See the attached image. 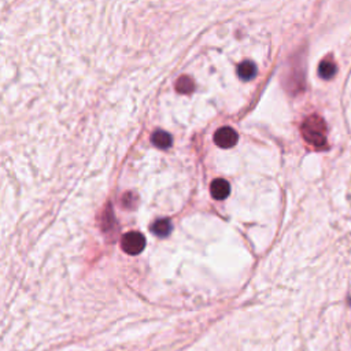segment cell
Listing matches in <instances>:
<instances>
[{
  "label": "cell",
  "mask_w": 351,
  "mask_h": 351,
  "mask_svg": "<svg viewBox=\"0 0 351 351\" xmlns=\"http://www.w3.org/2000/svg\"><path fill=\"white\" fill-rule=\"evenodd\" d=\"M211 196L217 199V201H224L229 196L231 193V185L227 180H223V179H217V180L213 181L211 184Z\"/></svg>",
  "instance_id": "4"
},
{
  "label": "cell",
  "mask_w": 351,
  "mask_h": 351,
  "mask_svg": "<svg viewBox=\"0 0 351 351\" xmlns=\"http://www.w3.org/2000/svg\"><path fill=\"white\" fill-rule=\"evenodd\" d=\"M175 90L179 94H191L195 90V85H193V81L191 78L183 76L175 82Z\"/></svg>",
  "instance_id": "9"
},
{
  "label": "cell",
  "mask_w": 351,
  "mask_h": 351,
  "mask_svg": "<svg viewBox=\"0 0 351 351\" xmlns=\"http://www.w3.org/2000/svg\"><path fill=\"white\" fill-rule=\"evenodd\" d=\"M151 142L158 148H169L171 146V136L165 130H157L151 137Z\"/></svg>",
  "instance_id": "6"
},
{
  "label": "cell",
  "mask_w": 351,
  "mask_h": 351,
  "mask_svg": "<svg viewBox=\"0 0 351 351\" xmlns=\"http://www.w3.org/2000/svg\"><path fill=\"white\" fill-rule=\"evenodd\" d=\"M151 229L159 237H165V236H167L171 232V223L166 218L158 220V221H155Z\"/></svg>",
  "instance_id": "8"
},
{
  "label": "cell",
  "mask_w": 351,
  "mask_h": 351,
  "mask_svg": "<svg viewBox=\"0 0 351 351\" xmlns=\"http://www.w3.org/2000/svg\"><path fill=\"white\" fill-rule=\"evenodd\" d=\"M336 70H338L336 64L331 60H322L318 66V74L324 80H331L336 74Z\"/></svg>",
  "instance_id": "7"
},
{
  "label": "cell",
  "mask_w": 351,
  "mask_h": 351,
  "mask_svg": "<svg viewBox=\"0 0 351 351\" xmlns=\"http://www.w3.org/2000/svg\"><path fill=\"white\" fill-rule=\"evenodd\" d=\"M121 247L129 255H137L146 247V239L140 232H128L122 236Z\"/></svg>",
  "instance_id": "2"
},
{
  "label": "cell",
  "mask_w": 351,
  "mask_h": 351,
  "mask_svg": "<svg viewBox=\"0 0 351 351\" xmlns=\"http://www.w3.org/2000/svg\"><path fill=\"white\" fill-rule=\"evenodd\" d=\"M300 132L310 146L316 148H322L326 146V125L321 117H308L302 124Z\"/></svg>",
  "instance_id": "1"
},
{
  "label": "cell",
  "mask_w": 351,
  "mask_h": 351,
  "mask_svg": "<svg viewBox=\"0 0 351 351\" xmlns=\"http://www.w3.org/2000/svg\"><path fill=\"white\" fill-rule=\"evenodd\" d=\"M237 139H239L237 133L232 128H228V126L220 128L214 135L215 144L221 147V148H231L237 143Z\"/></svg>",
  "instance_id": "3"
},
{
  "label": "cell",
  "mask_w": 351,
  "mask_h": 351,
  "mask_svg": "<svg viewBox=\"0 0 351 351\" xmlns=\"http://www.w3.org/2000/svg\"><path fill=\"white\" fill-rule=\"evenodd\" d=\"M237 73H239V77L242 78V80L249 81V80L255 77V74H257V66H255L253 62H250V60H244V62H242V63L239 64Z\"/></svg>",
  "instance_id": "5"
}]
</instances>
